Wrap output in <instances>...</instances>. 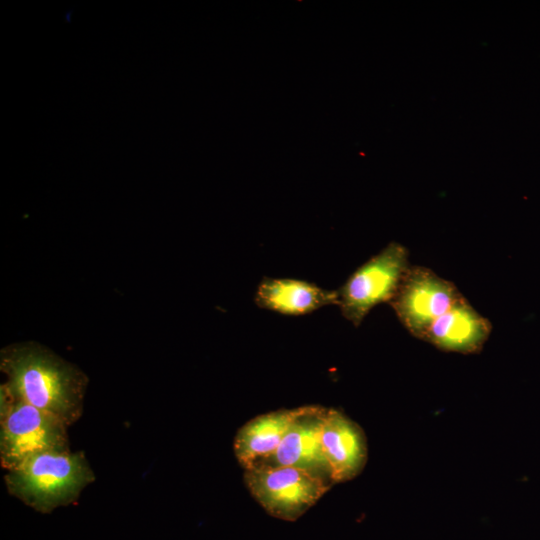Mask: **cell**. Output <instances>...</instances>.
<instances>
[{
    "label": "cell",
    "instance_id": "1",
    "mask_svg": "<svg viewBox=\"0 0 540 540\" xmlns=\"http://www.w3.org/2000/svg\"><path fill=\"white\" fill-rule=\"evenodd\" d=\"M3 386L14 397L43 410L69 426L83 411L86 375L51 350L34 342L2 349Z\"/></svg>",
    "mask_w": 540,
    "mask_h": 540
},
{
    "label": "cell",
    "instance_id": "2",
    "mask_svg": "<svg viewBox=\"0 0 540 540\" xmlns=\"http://www.w3.org/2000/svg\"><path fill=\"white\" fill-rule=\"evenodd\" d=\"M95 479L81 452L51 451L35 455L8 470V492L33 509L47 513L74 502Z\"/></svg>",
    "mask_w": 540,
    "mask_h": 540
},
{
    "label": "cell",
    "instance_id": "3",
    "mask_svg": "<svg viewBox=\"0 0 540 540\" xmlns=\"http://www.w3.org/2000/svg\"><path fill=\"white\" fill-rule=\"evenodd\" d=\"M67 425L0 389V461L11 470L44 452L67 451Z\"/></svg>",
    "mask_w": 540,
    "mask_h": 540
},
{
    "label": "cell",
    "instance_id": "4",
    "mask_svg": "<svg viewBox=\"0 0 540 540\" xmlns=\"http://www.w3.org/2000/svg\"><path fill=\"white\" fill-rule=\"evenodd\" d=\"M408 250L391 242L359 266L337 290L345 319L358 327L380 303H390L410 267Z\"/></svg>",
    "mask_w": 540,
    "mask_h": 540
},
{
    "label": "cell",
    "instance_id": "5",
    "mask_svg": "<svg viewBox=\"0 0 540 540\" xmlns=\"http://www.w3.org/2000/svg\"><path fill=\"white\" fill-rule=\"evenodd\" d=\"M251 496L271 516L295 521L333 486L330 482L291 466H258L244 470Z\"/></svg>",
    "mask_w": 540,
    "mask_h": 540
},
{
    "label": "cell",
    "instance_id": "6",
    "mask_svg": "<svg viewBox=\"0 0 540 540\" xmlns=\"http://www.w3.org/2000/svg\"><path fill=\"white\" fill-rule=\"evenodd\" d=\"M461 297L456 285L423 266H411L389 303L413 336L423 339L432 323Z\"/></svg>",
    "mask_w": 540,
    "mask_h": 540
},
{
    "label": "cell",
    "instance_id": "7",
    "mask_svg": "<svg viewBox=\"0 0 540 540\" xmlns=\"http://www.w3.org/2000/svg\"><path fill=\"white\" fill-rule=\"evenodd\" d=\"M325 410V407L318 405L306 406V410L289 428L274 454L258 466H291L304 469L334 485L321 442Z\"/></svg>",
    "mask_w": 540,
    "mask_h": 540
},
{
    "label": "cell",
    "instance_id": "8",
    "mask_svg": "<svg viewBox=\"0 0 540 540\" xmlns=\"http://www.w3.org/2000/svg\"><path fill=\"white\" fill-rule=\"evenodd\" d=\"M321 442L334 484L352 480L362 472L368 447L365 433L355 421L337 409L326 408Z\"/></svg>",
    "mask_w": 540,
    "mask_h": 540
},
{
    "label": "cell",
    "instance_id": "9",
    "mask_svg": "<svg viewBox=\"0 0 540 540\" xmlns=\"http://www.w3.org/2000/svg\"><path fill=\"white\" fill-rule=\"evenodd\" d=\"M491 330V322L463 296L432 323L422 340L443 351L473 354L482 350Z\"/></svg>",
    "mask_w": 540,
    "mask_h": 540
},
{
    "label": "cell",
    "instance_id": "10",
    "mask_svg": "<svg viewBox=\"0 0 540 540\" xmlns=\"http://www.w3.org/2000/svg\"><path fill=\"white\" fill-rule=\"evenodd\" d=\"M305 410L306 406L280 409L260 414L243 424L233 442L234 454L240 466L247 470L271 457L289 428Z\"/></svg>",
    "mask_w": 540,
    "mask_h": 540
},
{
    "label": "cell",
    "instance_id": "11",
    "mask_svg": "<svg viewBox=\"0 0 540 540\" xmlns=\"http://www.w3.org/2000/svg\"><path fill=\"white\" fill-rule=\"evenodd\" d=\"M254 300L262 309L300 316L323 306L338 305V293L337 290H327L303 280L264 277L257 287Z\"/></svg>",
    "mask_w": 540,
    "mask_h": 540
}]
</instances>
